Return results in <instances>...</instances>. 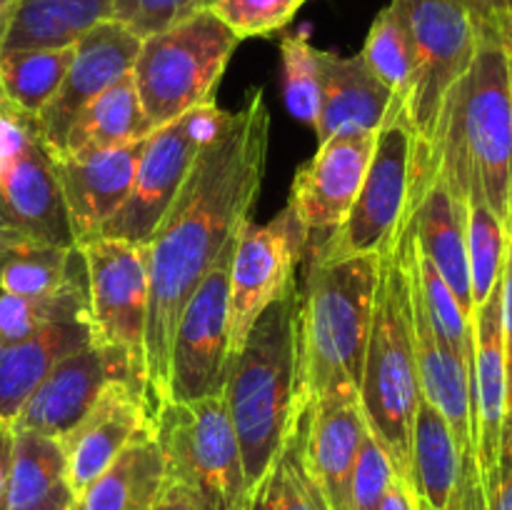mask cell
Wrapping results in <instances>:
<instances>
[{
    "label": "cell",
    "mask_w": 512,
    "mask_h": 510,
    "mask_svg": "<svg viewBox=\"0 0 512 510\" xmlns=\"http://www.w3.org/2000/svg\"><path fill=\"white\" fill-rule=\"evenodd\" d=\"M270 108L253 90L243 108L220 115L158 228L143 243L148 270L145 395L153 413L168 400L175 328L225 245L238 238L258 203L270 150Z\"/></svg>",
    "instance_id": "obj_1"
},
{
    "label": "cell",
    "mask_w": 512,
    "mask_h": 510,
    "mask_svg": "<svg viewBox=\"0 0 512 510\" xmlns=\"http://www.w3.org/2000/svg\"><path fill=\"white\" fill-rule=\"evenodd\" d=\"M413 205L398 233L378 253L373 320L360 373V410L368 433L388 455L395 475L413 485V425L423 393L413 330L410 248Z\"/></svg>",
    "instance_id": "obj_2"
},
{
    "label": "cell",
    "mask_w": 512,
    "mask_h": 510,
    "mask_svg": "<svg viewBox=\"0 0 512 510\" xmlns=\"http://www.w3.org/2000/svg\"><path fill=\"white\" fill-rule=\"evenodd\" d=\"M430 170L460 200L480 195L508 230L512 210V80L503 40L480 35L468 73L450 90L428 150Z\"/></svg>",
    "instance_id": "obj_3"
},
{
    "label": "cell",
    "mask_w": 512,
    "mask_h": 510,
    "mask_svg": "<svg viewBox=\"0 0 512 510\" xmlns=\"http://www.w3.org/2000/svg\"><path fill=\"white\" fill-rule=\"evenodd\" d=\"M298 310L300 280H295L255 320L243 348L230 360L223 385L248 493L275 463L305 405L298 380Z\"/></svg>",
    "instance_id": "obj_4"
},
{
    "label": "cell",
    "mask_w": 512,
    "mask_h": 510,
    "mask_svg": "<svg viewBox=\"0 0 512 510\" xmlns=\"http://www.w3.org/2000/svg\"><path fill=\"white\" fill-rule=\"evenodd\" d=\"M378 255L308 260L300 283V400L358 393L373 320Z\"/></svg>",
    "instance_id": "obj_5"
},
{
    "label": "cell",
    "mask_w": 512,
    "mask_h": 510,
    "mask_svg": "<svg viewBox=\"0 0 512 510\" xmlns=\"http://www.w3.org/2000/svg\"><path fill=\"white\" fill-rule=\"evenodd\" d=\"M238 43L213 8L195 10L183 23L145 38L133 80L148 128L158 130L198 105L215 103L213 93Z\"/></svg>",
    "instance_id": "obj_6"
},
{
    "label": "cell",
    "mask_w": 512,
    "mask_h": 510,
    "mask_svg": "<svg viewBox=\"0 0 512 510\" xmlns=\"http://www.w3.org/2000/svg\"><path fill=\"white\" fill-rule=\"evenodd\" d=\"M150 430L170 483L183 485L203 510H243V453L223 393L200 400H165L150 413Z\"/></svg>",
    "instance_id": "obj_7"
},
{
    "label": "cell",
    "mask_w": 512,
    "mask_h": 510,
    "mask_svg": "<svg viewBox=\"0 0 512 510\" xmlns=\"http://www.w3.org/2000/svg\"><path fill=\"white\" fill-rule=\"evenodd\" d=\"M415 143V130L398 100L375 133L373 155L348 218L305 255L313 260L378 255L393 240L413 205Z\"/></svg>",
    "instance_id": "obj_8"
},
{
    "label": "cell",
    "mask_w": 512,
    "mask_h": 510,
    "mask_svg": "<svg viewBox=\"0 0 512 510\" xmlns=\"http://www.w3.org/2000/svg\"><path fill=\"white\" fill-rule=\"evenodd\" d=\"M398 8L413 45V85L405 113L428 155L450 90L468 73L480 35L458 0H390Z\"/></svg>",
    "instance_id": "obj_9"
},
{
    "label": "cell",
    "mask_w": 512,
    "mask_h": 510,
    "mask_svg": "<svg viewBox=\"0 0 512 510\" xmlns=\"http://www.w3.org/2000/svg\"><path fill=\"white\" fill-rule=\"evenodd\" d=\"M220 115L218 105L205 103L148 135L133 190L123 208L100 228L98 238L143 245L153 235L183 188L200 148L213 135Z\"/></svg>",
    "instance_id": "obj_10"
},
{
    "label": "cell",
    "mask_w": 512,
    "mask_h": 510,
    "mask_svg": "<svg viewBox=\"0 0 512 510\" xmlns=\"http://www.w3.org/2000/svg\"><path fill=\"white\" fill-rule=\"evenodd\" d=\"M88 273V320L93 343L125 355L145 385L148 270L143 245L93 238L78 245Z\"/></svg>",
    "instance_id": "obj_11"
},
{
    "label": "cell",
    "mask_w": 512,
    "mask_h": 510,
    "mask_svg": "<svg viewBox=\"0 0 512 510\" xmlns=\"http://www.w3.org/2000/svg\"><path fill=\"white\" fill-rule=\"evenodd\" d=\"M235 243L238 238L225 245L180 313L170 350L168 400H200L223 393L230 368V268Z\"/></svg>",
    "instance_id": "obj_12"
},
{
    "label": "cell",
    "mask_w": 512,
    "mask_h": 510,
    "mask_svg": "<svg viewBox=\"0 0 512 510\" xmlns=\"http://www.w3.org/2000/svg\"><path fill=\"white\" fill-rule=\"evenodd\" d=\"M305 253L308 233L290 203L268 223L248 220L240 228L230 268V360L260 313L298 280Z\"/></svg>",
    "instance_id": "obj_13"
},
{
    "label": "cell",
    "mask_w": 512,
    "mask_h": 510,
    "mask_svg": "<svg viewBox=\"0 0 512 510\" xmlns=\"http://www.w3.org/2000/svg\"><path fill=\"white\" fill-rule=\"evenodd\" d=\"M140 43L138 35L115 20H100L75 40L63 83L33 120L35 138L50 155H63L78 115L133 70Z\"/></svg>",
    "instance_id": "obj_14"
},
{
    "label": "cell",
    "mask_w": 512,
    "mask_h": 510,
    "mask_svg": "<svg viewBox=\"0 0 512 510\" xmlns=\"http://www.w3.org/2000/svg\"><path fill=\"white\" fill-rule=\"evenodd\" d=\"M113 380H130L145 390L143 380L133 373L125 355L95 343L85 345L55 363L18 410L13 430H30L63 440L88 415L105 385Z\"/></svg>",
    "instance_id": "obj_15"
},
{
    "label": "cell",
    "mask_w": 512,
    "mask_h": 510,
    "mask_svg": "<svg viewBox=\"0 0 512 510\" xmlns=\"http://www.w3.org/2000/svg\"><path fill=\"white\" fill-rule=\"evenodd\" d=\"M375 133H348L323 140L318 153L300 165L288 203L308 233V250L328 238L353 208L363 185Z\"/></svg>",
    "instance_id": "obj_16"
},
{
    "label": "cell",
    "mask_w": 512,
    "mask_h": 510,
    "mask_svg": "<svg viewBox=\"0 0 512 510\" xmlns=\"http://www.w3.org/2000/svg\"><path fill=\"white\" fill-rule=\"evenodd\" d=\"M148 423V398L140 385L130 380L105 385L88 415L60 440L70 493L78 498Z\"/></svg>",
    "instance_id": "obj_17"
},
{
    "label": "cell",
    "mask_w": 512,
    "mask_h": 510,
    "mask_svg": "<svg viewBox=\"0 0 512 510\" xmlns=\"http://www.w3.org/2000/svg\"><path fill=\"white\" fill-rule=\"evenodd\" d=\"M365 435L358 393L305 403V465L328 510H353V475Z\"/></svg>",
    "instance_id": "obj_18"
},
{
    "label": "cell",
    "mask_w": 512,
    "mask_h": 510,
    "mask_svg": "<svg viewBox=\"0 0 512 510\" xmlns=\"http://www.w3.org/2000/svg\"><path fill=\"white\" fill-rule=\"evenodd\" d=\"M145 143L148 135L85 158L50 155L68 205L75 245L98 238L100 228L123 208L135 185Z\"/></svg>",
    "instance_id": "obj_19"
},
{
    "label": "cell",
    "mask_w": 512,
    "mask_h": 510,
    "mask_svg": "<svg viewBox=\"0 0 512 510\" xmlns=\"http://www.w3.org/2000/svg\"><path fill=\"white\" fill-rule=\"evenodd\" d=\"M0 213L5 228L18 233L20 238L60 248L75 245L68 205L55 175L53 158L38 138L30 140L28 148L0 178Z\"/></svg>",
    "instance_id": "obj_20"
},
{
    "label": "cell",
    "mask_w": 512,
    "mask_h": 510,
    "mask_svg": "<svg viewBox=\"0 0 512 510\" xmlns=\"http://www.w3.org/2000/svg\"><path fill=\"white\" fill-rule=\"evenodd\" d=\"M410 278H413V330L420 393L440 410L445 423L450 425L460 458H478L473 428V378H470L468 368L455 358L453 350L440 340L438 330L430 323L423 293H420L415 240L413 248H410Z\"/></svg>",
    "instance_id": "obj_21"
},
{
    "label": "cell",
    "mask_w": 512,
    "mask_h": 510,
    "mask_svg": "<svg viewBox=\"0 0 512 510\" xmlns=\"http://www.w3.org/2000/svg\"><path fill=\"white\" fill-rule=\"evenodd\" d=\"M413 225L418 248L435 265L473 320V290L468 265V208L443 178L430 175L413 183Z\"/></svg>",
    "instance_id": "obj_22"
},
{
    "label": "cell",
    "mask_w": 512,
    "mask_h": 510,
    "mask_svg": "<svg viewBox=\"0 0 512 510\" xmlns=\"http://www.w3.org/2000/svg\"><path fill=\"white\" fill-rule=\"evenodd\" d=\"M505 420V350L500 323V280L473 310V428L480 478L498 465Z\"/></svg>",
    "instance_id": "obj_23"
},
{
    "label": "cell",
    "mask_w": 512,
    "mask_h": 510,
    "mask_svg": "<svg viewBox=\"0 0 512 510\" xmlns=\"http://www.w3.org/2000/svg\"><path fill=\"white\" fill-rule=\"evenodd\" d=\"M320 68H323V103L315 123L320 143L335 135L378 133L398 98L375 78L363 55H338L320 50Z\"/></svg>",
    "instance_id": "obj_24"
},
{
    "label": "cell",
    "mask_w": 512,
    "mask_h": 510,
    "mask_svg": "<svg viewBox=\"0 0 512 510\" xmlns=\"http://www.w3.org/2000/svg\"><path fill=\"white\" fill-rule=\"evenodd\" d=\"M93 343L88 315L60 320L18 343L0 345V423L13 425L33 390L43 383L55 363Z\"/></svg>",
    "instance_id": "obj_25"
},
{
    "label": "cell",
    "mask_w": 512,
    "mask_h": 510,
    "mask_svg": "<svg viewBox=\"0 0 512 510\" xmlns=\"http://www.w3.org/2000/svg\"><path fill=\"white\" fill-rule=\"evenodd\" d=\"M168 488L163 450L150 423L75 498L73 510H155Z\"/></svg>",
    "instance_id": "obj_26"
},
{
    "label": "cell",
    "mask_w": 512,
    "mask_h": 510,
    "mask_svg": "<svg viewBox=\"0 0 512 510\" xmlns=\"http://www.w3.org/2000/svg\"><path fill=\"white\" fill-rule=\"evenodd\" d=\"M463 458L440 410L420 398L413 425V488L420 510H455Z\"/></svg>",
    "instance_id": "obj_27"
},
{
    "label": "cell",
    "mask_w": 512,
    "mask_h": 510,
    "mask_svg": "<svg viewBox=\"0 0 512 510\" xmlns=\"http://www.w3.org/2000/svg\"><path fill=\"white\" fill-rule=\"evenodd\" d=\"M153 130L148 128L143 105H140L138 88H135L133 70L118 83L110 85L103 95L93 100L70 128L65 140L63 155L68 158H85L100 150L118 148L145 138Z\"/></svg>",
    "instance_id": "obj_28"
},
{
    "label": "cell",
    "mask_w": 512,
    "mask_h": 510,
    "mask_svg": "<svg viewBox=\"0 0 512 510\" xmlns=\"http://www.w3.org/2000/svg\"><path fill=\"white\" fill-rule=\"evenodd\" d=\"M80 270H85V260L78 245L60 248L20 238L8 228L0 230V293H53L70 283Z\"/></svg>",
    "instance_id": "obj_29"
},
{
    "label": "cell",
    "mask_w": 512,
    "mask_h": 510,
    "mask_svg": "<svg viewBox=\"0 0 512 510\" xmlns=\"http://www.w3.org/2000/svg\"><path fill=\"white\" fill-rule=\"evenodd\" d=\"M110 5L113 0H20L3 50L73 45L95 23L110 20Z\"/></svg>",
    "instance_id": "obj_30"
},
{
    "label": "cell",
    "mask_w": 512,
    "mask_h": 510,
    "mask_svg": "<svg viewBox=\"0 0 512 510\" xmlns=\"http://www.w3.org/2000/svg\"><path fill=\"white\" fill-rule=\"evenodd\" d=\"M70 58L73 45L0 50V88L8 103L25 118H38L63 83Z\"/></svg>",
    "instance_id": "obj_31"
},
{
    "label": "cell",
    "mask_w": 512,
    "mask_h": 510,
    "mask_svg": "<svg viewBox=\"0 0 512 510\" xmlns=\"http://www.w3.org/2000/svg\"><path fill=\"white\" fill-rule=\"evenodd\" d=\"M303 438L305 405L300 408L275 463L245 498L243 510H328L305 465Z\"/></svg>",
    "instance_id": "obj_32"
},
{
    "label": "cell",
    "mask_w": 512,
    "mask_h": 510,
    "mask_svg": "<svg viewBox=\"0 0 512 510\" xmlns=\"http://www.w3.org/2000/svg\"><path fill=\"white\" fill-rule=\"evenodd\" d=\"M65 483V450L58 438L13 430V458L8 478V510L30 508Z\"/></svg>",
    "instance_id": "obj_33"
},
{
    "label": "cell",
    "mask_w": 512,
    "mask_h": 510,
    "mask_svg": "<svg viewBox=\"0 0 512 510\" xmlns=\"http://www.w3.org/2000/svg\"><path fill=\"white\" fill-rule=\"evenodd\" d=\"M88 315V273L80 270L63 288L45 295L0 293V345L30 338L60 320Z\"/></svg>",
    "instance_id": "obj_34"
},
{
    "label": "cell",
    "mask_w": 512,
    "mask_h": 510,
    "mask_svg": "<svg viewBox=\"0 0 512 510\" xmlns=\"http://www.w3.org/2000/svg\"><path fill=\"white\" fill-rule=\"evenodd\" d=\"M360 55L375 78L405 105L410 85H413V45H410L408 28L393 3H388L375 15Z\"/></svg>",
    "instance_id": "obj_35"
},
{
    "label": "cell",
    "mask_w": 512,
    "mask_h": 510,
    "mask_svg": "<svg viewBox=\"0 0 512 510\" xmlns=\"http://www.w3.org/2000/svg\"><path fill=\"white\" fill-rule=\"evenodd\" d=\"M468 208V265L470 290H473V310L493 293L503 275L505 248H508V230L500 223L485 198L470 195L465 200Z\"/></svg>",
    "instance_id": "obj_36"
},
{
    "label": "cell",
    "mask_w": 512,
    "mask_h": 510,
    "mask_svg": "<svg viewBox=\"0 0 512 510\" xmlns=\"http://www.w3.org/2000/svg\"><path fill=\"white\" fill-rule=\"evenodd\" d=\"M415 263H418L420 293H423V303L430 315V323L438 330L440 340L453 350L455 358L468 368L470 378H473V320L463 313L458 298L448 288L443 275L420 253L418 240H415Z\"/></svg>",
    "instance_id": "obj_37"
},
{
    "label": "cell",
    "mask_w": 512,
    "mask_h": 510,
    "mask_svg": "<svg viewBox=\"0 0 512 510\" xmlns=\"http://www.w3.org/2000/svg\"><path fill=\"white\" fill-rule=\"evenodd\" d=\"M283 60V93L290 115L315 130L323 103V68L320 50L303 33L280 40Z\"/></svg>",
    "instance_id": "obj_38"
},
{
    "label": "cell",
    "mask_w": 512,
    "mask_h": 510,
    "mask_svg": "<svg viewBox=\"0 0 512 510\" xmlns=\"http://www.w3.org/2000/svg\"><path fill=\"white\" fill-rule=\"evenodd\" d=\"M308 0H215L213 10L238 40L278 33Z\"/></svg>",
    "instance_id": "obj_39"
},
{
    "label": "cell",
    "mask_w": 512,
    "mask_h": 510,
    "mask_svg": "<svg viewBox=\"0 0 512 510\" xmlns=\"http://www.w3.org/2000/svg\"><path fill=\"white\" fill-rule=\"evenodd\" d=\"M195 10H200L198 0H113L110 20L145 40L183 23Z\"/></svg>",
    "instance_id": "obj_40"
},
{
    "label": "cell",
    "mask_w": 512,
    "mask_h": 510,
    "mask_svg": "<svg viewBox=\"0 0 512 510\" xmlns=\"http://www.w3.org/2000/svg\"><path fill=\"white\" fill-rule=\"evenodd\" d=\"M395 470L373 435H365L353 475V510H378L388 493Z\"/></svg>",
    "instance_id": "obj_41"
},
{
    "label": "cell",
    "mask_w": 512,
    "mask_h": 510,
    "mask_svg": "<svg viewBox=\"0 0 512 510\" xmlns=\"http://www.w3.org/2000/svg\"><path fill=\"white\" fill-rule=\"evenodd\" d=\"M483 490L488 510H512V418L503 420L498 465L485 480Z\"/></svg>",
    "instance_id": "obj_42"
},
{
    "label": "cell",
    "mask_w": 512,
    "mask_h": 510,
    "mask_svg": "<svg viewBox=\"0 0 512 510\" xmlns=\"http://www.w3.org/2000/svg\"><path fill=\"white\" fill-rule=\"evenodd\" d=\"M473 18L478 35L503 40L512 48V0H458Z\"/></svg>",
    "instance_id": "obj_43"
},
{
    "label": "cell",
    "mask_w": 512,
    "mask_h": 510,
    "mask_svg": "<svg viewBox=\"0 0 512 510\" xmlns=\"http://www.w3.org/2000/svg\"><path fill=\"white\" fill-rule=\"evenodd\" d=\"M35 138L33 120L25 118L15 108L0 113V178L10 170V165L20 158L30 140Z\"/></svg>",
    "instance_id": "obj_44"
},
{
    "label": "cell",
    "mask_w": 512,
    "mask_h": 510,
    "mask_svg": "<svg viewBox=\"0 0 512 510\" xmlns=\"http://www.w3.org/2000/svg\"><path fill=\"white\" fill-rule=\"evenodd\" d=\"M500 323H503L505 350V418H512V238H508L503 275H500Z\"/></svg>",
    "instance_id": "obj_45"
},
{
    "label": "cell",
    "mask_w": 512,
    "mask_h": 510,
    "mask_svg": "<svg viewBox=\"0 0 512 510\" xmlns=\"http://www.w3.org/2000/svg\"><path fill=\"white\" fill-rule=\"evenodd\" d=\"M378 510H420L418 495H415V488L405 480H400L398 475L390 483L388 493H385L383 503H380Z\"/></svg>",
    "instance_id": "obj_46"
},
{
    "label": "cell",
    "mask_w": 512,
    "mask_h": 510,
    "mask_svg": "<svg viewBox=\"0 0 512 510\" xmlns=\"http://www.w3.org/2000/svg\"><path fill=\"white\" fill-rule=\"evenodd\" d=\"M10 458H13V425L0 423V510H8Z\"/></svg>",
    "instance_id": "obj_47"
},
{
    "label": "cell",
    "mask_w": 512,
    "mask_h": 510,
    "mask_svg": "<svg viewBox=\"0 0 512 510\" xmlns=\"http://www.w3.org/2000/svg\"><path fill=\"white\" fill-rule=\"evenodd\" d=\"M155 510H203L200 503L195 500V495L190 490H185L183 485L178 483H170L168 480V488H165L163 498H160L158 508Z\"/></svg>",
    "instance_id": "obj_48"
},
{
    "label": "cell",
    "mask_w": 512,
    "mask_h": 510,
    "mask_svg": "<svg viewBox=\"0 0 512 510\" xmlns=\"http://www.w3.org/2000/svg\"><path fill=\"white\" fill-rule=\"evenodd\" d=\"M73 503H75V495L70 493L68 485H63V488L55 490V493L50 495L48 500H43V503L30 505V508H20V510H73Z\"/></svg>",
    "instance_id": "obj_49"
},
{
    "label": "cell",
    "mask_w": 512,
    "mask_h": 510,
    "mask_svg": "<svg viewBox=\"0 0 512 510\" xmlns=\"http://www.w3.org/2000/svg\"><path fill=\"white\" fill-rule=\"evenodd\" d=\"M20 0H0V50L5 48L10 30H13L15 18H18Z\"/></svg>",
    "instance_id": "obj_50"
},
{
    "label": "cell",
    "mask_w": 512,
    "mask_h": 510,
    "mask_svg": "<svg viewBox=\"0 0 512 510\" xmlns=\"http://www.w3.org/2000/svg\"><path fill=\"white\" fill-rule=\"evenodd\" d=\"M8 108H13V105L8 103V98H5L3 88H0V113H3V110H8Z\"/></svg>",
    "instance_id": "obj_51"
},
{
    "label": "cell",
    "mask_w": 512,
    "mask_h": 510,
    "mask_svg": "<svg viewBox=\"0 0 512 510\" xmlns=\"http://www.w3.org/2000/svg\"><path fill=\"white\" fill-rule=\"evenodd\" d=\"M508 58H510V80H512V48H508ZM508 235L512 238V210H510V223H508Z\"/></svg>",
    "instance_id": "obj_52"
},
{
    "label": "cell",
    "mask_w": 512,
    "mask_h": 510,
    "mask_svg": "<svg viewBox=\"0 0 512 510\" xmlns=\"http://www.w3.org/2000/svg\"><path fill=\"white\" fill-rule=\"evenodd\" d=\"M213 3H215V0H198L200 8H213Z\"/></svg>",
    "instance_id": "obj_53"
},
{
    "label": "cell",
    "mask_w": 512,
    "mask_h": 510,
    "mask_svg": "<svg viewBox=\"0 0 512 510\" xmlns=\"http://www.w3.org/2000/svg\"><path fill=\"white\" fill-rule=\"evenodd\" d=\"M5 228V225H3V213H0V230H3Z\"/></svg>",
    "instance_id": "obj_54"
}]
</instances>
